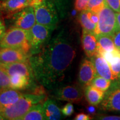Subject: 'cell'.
<instances>
[{"label": "cell", "mask_w": 120, "mask_h": 120, "mask_svg": "<svg viewBox=\"0 0 120 120\" xmlns=\"http://www.w3.org/2000/svg\"><path fill=\"white\" fill-rule=\"evenodd\" d=\"M76 56V49L69 32L60 30L38 53L30 56V62L37 81L54 90L62 86Z\"/></svg>", "instance_id": "1"}, {"label": "cell", "mask_w": 120, "mask_h": 120, "mask_svg": "<svg viewBox=\"0 0 120 120\" xmlns=\"http://www.w3.org/2000/svg\"><path fill=\"white\" fill-rule=\"evenodd\" d=\"M45 97V94H23V96L13 105L1 108L0 114L5 120H21L33 106L41 103Z\"/></svg>", "instance_id": "2"}, {"label": "cell", "mask_w": 120, "mask_h": 120, "mask_svg": "<svg viewBox=\"0 0 120 120\" xmlns=\"http://www.w3.org/2000/svg\"><path fill=\"white\" fill-rule=\"evenodd\" d=\"M0 48L20 49L30 53L29 32L20 28L11 26L6 31L0 41Z\"/></svg>", "instance_id": "3"}, {"label": "cell", "mask_w": 120, "mask_h": 120, "mask_svg": "<svg viewBox=\"0 0 120 120\" xmlns=\"http://www.w3.org/2000/svg\"><path fill=\"white\" fill-rule=\"evenodd\" d=\"M36 23L55 30L59 21V15L55 5L49 0L34 7Z\"/></svg>", "instance_id": "4"}, {"label": "cell", "mask_w": 120, "mask_h": 120, "mask_svg": "<svg viewBox=\"0 0 120 120\" xmlns=\"http://www.w3.org/2000/svg\"><path fill=\"white\" fill-rule=\"evenodd\" d=\"M53 30L50 28L36 23L29 32L31 56L38 53L47 44Z\"/></svg>", "instance_id": "5"}, {"label": "cell", "mask_w": 120, "mask_h": 120, "mask_svg": "<svg viewBox=\"0 0 120 120\" xmlns=\"http://www.w3.org/2000/svg\"><path fill=\"white\" fill-rule=\"evenodd\" d=\"M99 20L94 31L96 36H112L118 31L116 12L107 4L98 13Z\"/></svg>", "instance_id": "6"}, {"label": "cell", "mask_w": 120, "mask_h": 120, "mask_svg": "<svg viewBox=\"0 0 120 120\" xmlns=\"http://www.w3.org/2000/svg\"><path fill=\"white\" fill-rule=\"evenodd\" d=\"M103 110L120 112V79L112 82L101 102Z\"/></svg>", "instance_id": "7"}, {"label": "cell", "mask_w": 120, "mask_h": 120, "mask_svg": "<svg viewBox=\"0 0 120 120\" xmlns=\"http://www.w3.org/2000/svg\"><path fill=\"white\" fill-rule=\"evenodd\" d=\"M11 26L29 31L36 23L34 7L28 6L10 18Z\"/></svg>", "instance_id": "8"}, {"label": "cell", "mask_w": 120, "mask_h": 120, "mask_svg": "<svg viewBox=\"0 0 120 120\" xmlns=\"http://www.w3.org/2000/svg\"><path fill=\"white\" fill-rule=\"evenodd\" d=\"M53 91V96L55 98L68 102L79 103L83 96L82 89L76 85L62 86Z\"/></svg>", "instance_id": "9"}, {"label": "cell", "mask_w": 120, "mask_h": 120, "mask_svg": "<svg viewBox=\"0 0 120 120\" xmlns=\"http://www.w3.org/2000/svg\"><path fill=\"white\" fill-rule=\"evenodd\" d=\"M30 54L20 49L0 48V63H11L29 61Z\"/></svg>", "instance_id": "10"}, {"label": "cell", "mask_w": 120, "mask_h": 120, "mask_svg": "<svg viewBox=\"0 0 120 120\" xmlns=\"http://www.w3.org/2000/svg\"><path fill=\"white\" fill-rule=\"evenodd\" d=\"M97 75L95 67L91 59L84 58L80 64L79 72V81L80 85L83 87L90 85Z\"/></svg>", "instance_id": "11"}, {"label": "cell", "mask_w": 120, "mask_h": 120, "mask_svg": "<svg viewBox=\"0 0 120 120\" xmlns=\"http://www.w3.org/2000/svg\"><path fill=\"white\" fill-rule=\"evenodd\" d=\"M0 64L4 67L10 76L15 75H21L26 76L30 79H36L30 61L11 64L0 63Z\"/></svg>", "instance_id": "12"}, {"label": "cell", "mask_w": 120, "mask_h": 120, "mask_svg": "<svg viewBox=\"0 0 120 120\" xmlns=\"http://www.w3.org/2000/svg\"><path fill=\"white\" fill-rule=\"evenodd\" d=\"M28 6H30L29 0H4L0 1V8L2 13L8 19Z\"/></svg>", "instance_id": "13"}, {"label": "cell", "mask_w": 120, "mask_h": 120, "mask_svg": "<svg viewBox=\"0 0 120 120\" xmlns=\"http://www.w3.org/2000/svg\"><path fill=\"white\" fill-rule=\"evenodd\" d=\"M90 59L94 64L97 75L112 81L116 79L109 63L101 55L97 53L90 58Z\"/></svg>", "instance_id": "14"}, {"label": "cell", "mask_w": 120, "mask_h": 120, "mask_svg": "<svg viewBox=\"0 0 120 120\" xmlns=\"http://www.w3.org/2000/svg\"><path fill=\"white\" fill-rule=\"evenodd\" d=\"M81 41L84 52L88 58L98 53L97 38L94 33L82 30Z\"/></svg>", "instance_id": "15"}, {"label": "cell", "mask_w": 120, "mask_h": 120, "mask_svg": "<svg viewBox=\"0 0 120 120\" xmlns=\"http://www.w3.org/2000/svg\"><path fill=\"white\" fill-rule=\"evenodd\" d=\"M10 88L18 90L34 89V93L36 90L34 84V79H30L26 76L21 75H15L10 76Z\"/></svg>", "instance_id": "16"}, {"label": "cell", "mask_w": 120, "mask_h": 120, "mask_svg": "<svg viewBox=\"0 0 120 120\" xmlns=\"http://www.w3.org/2000/svg\"><path fill=\"white\" fill-rule=\"evenodd\" d=\"M23 95V94L18 90L11 88L0 90V109L13 105Z\"/></svg>", "instance_id": "17"}, {"label": "cell", "mask_w": 120, "mask_h": 120, "mask_svg": "<svg viewBox=\"0 0 120 120\" xmlns=\"http://www.w3.org/2000/svg\"><path fill=\"white\" fill-rule=\"evenodd\" d=\"M43 110L45 120H59L64 117L56 103L51 99H48L43 104Z\"/></svg>", "instance_id": "18"}, {"label": "cell", "mask_w": 120, "mask_h": 120, "mask_svg": "<svg viewBox=\"0 0 120 120\" xmlns=\"http://www.w3.org/2000/svg\"><path fill=\"white\" fill-rule=\"evenodd\" d=\"M109 63L116 79H120V51L116 49L112 51L104 52L102 55Z\"/></svg>", "instance_id": "19"}, {"label": "cell", "mask_w": 120, "mask_h": 120, "mask_svg": "<svg viewBox=\"0 0 120 120\" xmlns=\"http://www.w3.org/2000/svg\"><path fill=\"white\" fill-rule=\"evenodd\" d=\"M105 92L89 85L85 87V96L90 105L97 106L103 100Z\"/></svg>", "instance_id": "20"}, {"label": "cell", "mask_w": 120, "mask_h": 120, "mask_svg": "<svg viewBox=\"0 0 120 120\" xmlns=\"http://www.w3.org/2000/svg\"><path fill=\"white\" fill-rule=\"evenodd\" d=\"M98 43V53L102 55L104 52L112 51L116 49L112 36H96Z\"/></svg>", "instance_id": "21"}, {"label": "cell", "mask_w": 120, "mask_h": 120, "mask_svg": "<svg viewBox=\"0 0 120 120\" xmlns=\"http://www.w3.org/2000/svg\"><path fill=\"white\" fill-rule=\"evenodd\" d=\"M45 120L43 105L38 103L29 109V111L22 117L21 120Z\"/></svg>", "instance_id": "22"}, {"label": "cell", "mask_w": 120, "mask_h": 120, "mask_svg": "<svg viewBox=\"0 0 120 120\" xmlns=\"http://www.w3.org/2000/svg\"><path fill=\"white\" fill-rule=\"evenodd\" d=\"M79 21L82 30L94 33L97 25L91 20L88 10H84L81 11L79 16Z\"/></svg>", "instance_id": "23"}, {"label": "cell", "mask_w": 120, "mask_h": 120, "mask_svg": "<svg viewBox=\"0 0 120 120\" xmlns=\"http://www.w3.org/2000/svg\"><path fill=\"white\" fill-rule=\"evenodd\" d=\"M112 81L109 80L101 76L97 75L95 78L93 79L90 85L95 87L102 91L106 92L109 89L111 85Z\"/></svg>", "instance_id": "24"}, {"label": "cell", "mask_w": 120, "mask_h": 120, "mask_svg": "<svg viewBox=\"0 0 120 120\" xmlns=\"http://www.w3.org/2000/svg\"><path fill=\"white\" fill-rule=\"evenodd\" d=\"M106 4V0H89L86 10L99 13Z\"/></svg>", "instance_id": "25"}, {"label": "cell", "mask_w": 120, "mask_h": 120, "mask_svg": "<svg viewBox=\"0 0 120 120\" xmlns=\"http://www.w3.org/2000/svg\"><path fill=\"white\" fill-rule=\"evenodd\" d=\"M54 4L60 17L64 18L68 10V0H49Z\"/></svg>", "instance_id": "26"}, {"label": "cell", "mask_w": 120, "mask_h": 120, "mask_svg": "<svg viewBox=\"0 0 120 120\" xmlns=\"http://www.w3.org/2000/svg\"><path fill=\"white\" fill-rule=\"evenodd\" d=\"M10 76L0 64V90L5 88H10Z\"/></svg>", "instance_id": "27"}, {"label": "cell", "mask_w": 120, "mask_h": 120, "mask_svg": "<svg viewBox=\"0 0 120 120\" xmlns=\"http://www.w3.org/2000/svg\"><path fill=\"white\" fill-rule=\"evenodd\" d=\"M61 112L64 116L68 117L71 116L74 112V107L72 103L68 102L64 105L61 109Z\"/></svg>", "instance_id": "28"}, {"label": "cell", "mask_w": 120, "mask_h": 120, "mask_svg": "<svg viewBox=\"0 0 120 120\" xmlns=\"http://www.w3.org/2000/svg\"><path fill=\"white\" fill-rule=\"evenodd\" d=\"M89 0H75V8L78 11L86 10Z\"/></svg>", "instance_id": "29"}, {"label": "cell", "mask_w": 120, "mask_h": 120, "mask_svg": "<svg viewBox=\"0 0 120 120\" xmlns=\"http://www.w3.org/2000/svg\"><path fill=\"white\" fill-rule=\"evenodd\" d=\"M107 5L116 12H120V0H106Z\"/></svg>", "instance_id": "30"}, {"label": "cell", "mask_w": 120, "mask_h": 120, "mask_svg": "<svg viewBox=\"0 0 120 120\" xmlns=\"http://www.w3.org/2000/svg\"><path fill=\"white\" fill-rule=\"evenodd\" d=\"M112 37L115 47L120 51V30L112 34Z\"/></svg>", "instance_id": "31"}, {"label": "cell", "mask_w": 120, "mask_h": 120, "mask_svg": "<svg viewBox=\"0 0 120 120\" xmlns=\"http://www.w3.org/2000/svg\"><path fill=\"white\" fill-rule=\"evenodd\" d=\"M74 119L75 120H89L91 119V117L89 115L85 113H80L77 114Z\"/></svg>", "instance_id": "32"}, {"label": "cell", "mask_w": 120, "mask_h": 120, "mask_svg": "<svg viewBox=\"0 0 120 120\" xmlns=\"http://www.w3.org/2000/svg\"><path fill=\"white\" fill-rule=\"evenodd\" d=\"M6 31V29L5 24H4V19L1 17H0V41L4 36Z\"/></svg>", "instance_id": "33"}, {"label": "cell", "mask_w": 120, "mask_h": 120, "mask_svg": "<svg viewBox=\"0 0 120 120\" xmlns=\"http://www.w3.org/2000/svg\"><path fill=\"white\" fill-rule=\"evenodd\" d=\"M99 120H120L119 116H102L98 117Z\"/></svg>", "instance_id": "34"}, {"label": "cell", "mask_w": 120, "mask_h": 120, "mask_svg": "<svg viewBox=\"0 0 120 120\" xmlns=\"http://www.w3.org/2000/svg\"><path fill=\"white\" fill-rule=\"evenodd\" d=\"M45 0H29L30 1V6L34 7L38 4H41Z\"/></svg>", "instance_id": "35"}, {"label": "cell", "mask_w": 120, "mask_h": 120, "mask_svg": "<svg viewBox=\"0 0 120 120\" xmlns=\"http://www.w3.org/2000/svg\"><path fill=\"white\" fill-rule=\"evenodd\" d=\"M94 106H93V105H91V106H88V107L87 108V110L88 112L90 114H94V112L96 111V109L94 107Z\"/></svg>", "instance_id": "36"}, {"label": "cell", "mask_w": 120, "mask_h": 120, "mask_svg": "<svg viewBox=\"0 0 120 120\" xmlns=\"http://www.w3.org/2000/svg\"><path fill=\"white\" fill-rule=\"evenodd\" d=\"M116 17L117 22L118 31H119V30H120V12H116Z\"/></svg>", "instance_id": "37"}, {"label": "cell", "mask_w": 120, "mask_h": 120, "mask_svg": "<svg viewBox=\"0 0 120 120\" xmlns=\"http://www.w3.org/2000/svg\"><path fill=\"white\" fill-rule=\"evenodd\" d=\"M5 120L4 119V118L1 115V114H0V120Z\"/></svg>", "instance_id": "38"}, {"label": "cell", "mask_w": 120, "mask_h": 120, "mask_svg": "<svg viewBox=\"0 0 120 120\" xmlns=\"http://www.w3.org/2000/svg\"><path fill=\"white\" fill-rule=\"evenodd\" d=\"M2 12H1V8H0V17H1V16H2Z\"/></svg>", "instance_id": "39"}, {"label": "cell", "mask_w": 120, "mask_h": 120, "mask_svg": "<svg viewBox=\"0 0 120 120\" xmlns=\"http://www.w3.org/2000/svg\"><path fill=\"white\" fill-rule=\"evenodd\" d=\"M4 1V0H0V1Z\"/></svg>", "instance_id": "40"}]
</instances>
